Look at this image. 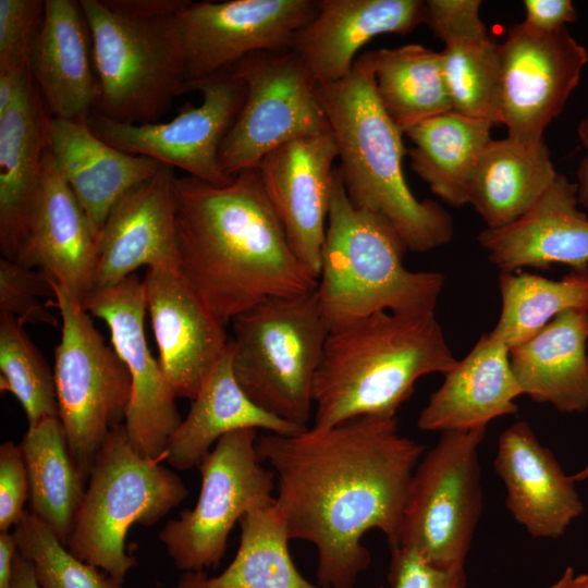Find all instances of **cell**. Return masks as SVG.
Returning <instances> with one entry per match:
<instances>
[{
  "label": "cell",
  "instance_id": "37",
  "mask_svg": "<svg viewBox=\"0 0 588 588\" xmlns=\"http://www.w3.org/2000/svg\"><path fill=\"white\" fill-rule=\"evenodd\" d=\"M15 317L0 313V390L16 397L28 427L59 417L53 371Z\"/></svg>",
  "mask_w": 588,
  "mask_h": 588
},
{
  "label": "cell",
  "instance_id": "28",
  "mask_svg": "<svg viewBox=\"0 0 588 588\" xmlns=\"http://www.w3.org/2000/svg\"><path fill=\"white\" fill-rule=\"evenodd\" d=\"M587 340L586 310L568 309L511 347L510 364L522 394L562 413L587 411Z\"/></svg>",
  "mask_w": 588,
  "mask_h": 588
},
{
  "label": "cell",
  "instance_id": "25",
  "mask_svg": "<svg viewBox=\"0 0 588 588\" xmlns=\"http://www.w3.org/2000/svg\"><path fill=\"white\" fill-rule=\"evenodd\" d=\"M28 68L52 118L86 120L95 110L98 84L90 32L79 1H45Z\"/></svg>",
  "mask_w": 588,
  "mask_h": 588
},
{
  "label": "cell",
  "instance_id": "9",
  "mask_svg": "<svg viewBox=\"0 0 588 588\" xmlns=\"http://www.w3.org/2000/svg\"><path fill=\"white\" fill-rule=\"evenodd\" d=\"M50 280V279H49ZM62 328L54 351L59 418L72 456L88 482L110 431L123 424L131 401L130 372L106 343L90 314L50 280Z\"/></svg>",
  "mask_w": 588,
  "mask_h": 588
},
{
  "label": "cell",
  "instance_id": "12",
  "mask_svg": "<svg viewBox=\"0 0 588 588\" xmlns=\"http://www.w3.org/2000/svg\"><path fill=\"white\" fill-rule=\"evenodd\" d=\"M231 71L245 84L246 94L219 150L228 176L257 169L285 143L331 131L315 81L294 51L255 52Z\"/></svg>",
  "mask_w": 588,
  "mask_h": 588
},
{
  "label": "cell",
  "instance_id": "1",
  "mask_svg": "<svg viewBox=\"0 0 588 588\" xmlns=\"http://www.w3.org/2000/svg\"><path fill=\"white\" fill-rule=\"evenodd\" d=\"M424 446L395 417L363 416L326 429L259 434L256 451L277 477L275 504L290 540L317 550L324 588H355L371 562L364 535L395 544L409 482Z\"/></svg>",
  "mask_w": 588,
  "mask_h": 588
},
{
  "label": "cell",
  "instance_id": "49",
  "mask_svg": "<svg viewBox=\"0 0 588 588\" xmlns=\"http://www.w3.org/2000/svg\"><path fill=\"white\" fill-rule=\"evenodd\" d=\"M11 588H39L33 564L26 560L19 550L14 560Z\"/></svg>",
  "mask_w": 588,
  "mask_h": 588
},
{
  "label": "cell",
  "instance_id": "11",
  "mask_svg": "<svg viewBox=\"0 0 588 588\" xmlns=\"http://www.w3.org/2000/svg\"><path fill=\"white\" fill-rule=\"evenodd\" d=\"M257 429L223 436L198 465L201 486L191 510L169 520L159 534L175 566L184 572L217 567L234 525L255 506L274 498V473L256 451Z\"/></svg>",
  "mask_w": 588,
  "mask_h": 588
},
{
  "label": "cell",
  "instance_id": "23",
  "mask_svg": "<svg viewBox=\"0 0 588 588\" xmlns=\"http://www.w3.org/2000/svg\"><path fill=\"white\" fill-rule=\"evenodd\" d=\"M317 5L291 46L315 82L348 76L357 52L371 39L405 35L424 23L421 0H317Z\"/></svg>",
  "mask_w": 588,
  "mask_h": 588
},
{
  "label": "cell",
  "instance_id": "8",
  "mask_svg": "<svg viewBox=\"0 0 588 588\" xmlns=\"http://www.w3.org/2000/svg\"><path fill=\"white\" fill-rule=\"evenodd\" d=\"M98 84L95 111L123 123H156L188 91L173 16L137 19L105 0H79Z\"/></svg>",
  "mask_w": 588,
  "mask_h": 588
},
{
  "label": "cell",
  "instance_id": "26",
  "mask_svg": "<svg viewBox=\"0 0 588 588\" xmlns=\"http://www.w3.org/2000/svg\"><path fill=\"white\" fill-rule=\"evenodd\" d=\"M510 348L490 332L444 373L417 420L424 431H468L487 428L499 417L515 414L523 395L510 364Z\"/></svg>",
  "mask_w": 588,
  "mask_h": 588
},
{
  "label": "cell",
  "instance_id": "51",
  "mask_svg": "<svg viewBox=\"0 0 588 588\" xmlns=\"http://www.w3.org/2000/svg\"><path fill=\"white\" fill-rule=\"evenodd\" d=\"M207 574L200 572H185L176 586L169 588H206L205 579Z\"/></svg>",
  "mask_w": 588,
  "mask_h": 588
},
{
  "label": "cell",
  "instance_id": "53",
  "mask_svg": "<svg viewBox=\"0 0 588 588\" xmlns=\"http://www.w3.org/2000/svg\"><path fill=\"white\" fill-rule=\"evenodd\" d=\"M586 315H587V321H588V309H587V311H586Z\"/></svg>",
  "mask_w": 588,
  "mask_h": 588
},
{
  "label": "cell",
  "instance_id": "27",
  "mask_svg": "<svg viewBox=\"0 0 588 588\" xmlns=\"http://www.w3.org/2000/svg\"><path fill=\"white\" fill-rule=\"evenodd\" d=\"M48 147L98 235L118 199L162 166L111 146L89 128L86 120L51 118Z\"/></svg>",
  "mask_w": 588,
  "mask_h": 588
},
{
  "label": "cell",
  "instance_id": "45",
  "mask_svg": "<svg viewBox=\"0 0 588 588\" xmlns=\"http://www.w3.org/2000/svg\"><path fill=\"white\" fill-rule=\"evenodd\" d=\"M114 11L137 19L169 17L184 10L188 0H105Z\"/></svg>",
  "mask_w": 588,
  "mask_h": 588
},
{
  "label": "cell",
  "instance_id": "22",
  "mask_svg": "<svg viewBox=\"0 0 588 588\" xmlns=\"http://www.w3.org/2000/svg\"><path fill=\"white\" fill-rule=\"evenodd\" d=\"M576 184L558 174L535 205L513 223L478 236L488 259L501 272L525 267H588V217L579 209Z\"/></svg>",
  "mask_w": 588,
  "mask_h": 588
},
{
  "label": "cell",
  "instance_id": "20",
  "mask_svg": "<svg viewBox=\"0 0 588 588\" xmlns=\"http://www.w3.org/2000/svg\"><path fill=\"white\" fill-rule=\"evenodd\" d=\"M494 470L512 517L534 538L558 539L584 511L576 481L523 420L499 437Z\"/></svg>",
  "mask_w": 588,
  "mask_h": 588
},
{
  "label": "cell",
  "instance_id": "29",
  "mask_svg": "<svg viewBox=\"0 0 588 588\" xmlns=\"http://www.w3.org/2000/svg\"><path fill=\"white\" fill-rule=\"evenodd\" d=\"M294 434L307 427L282 420L257 406L238 384L231 343L206 379L184 419L171 436L164 460L175 469L198 467L223 436L242 429Z\"/></svg>",
  "mask_w": 588,
  "mask_h": 588
},
{
  "label": "cell",
  "instance_id": "42",
  "mask_svg": "<svg viewBox=\"0 0 588 588\" xmlns=\"http://www.w3.org/2000/svg\"><path fill=\"white\" fill-rule=\"evenodd\" d=\"M390 552V588H466L465 567H436L407 548L393 547Z\"/></svg>",
  "mask_w": 588,
  "mask_h": 588
},
{
  "label": "cell",
  "instance_id": "5",
  "mask_svg": "<svg viewBox=\"0 0 588 588\" xmlns=\"http://www.w3.org/2000/svg\"><path fill=\"white\" fill-rule=\"evenodd\" d=\"M406 250L384 217L352 204L336 167L316 289L330 332L379 311L434 314L444 275L406 269Z\"/></svg>",
  "mask_w": 588,
  "mask_h": 588
},
{
  "label": "cell",
  "instance_id": "31",
  "mask_svg": "<svg viewBox=\"0 0 588 588\" xmlns=\"http://www.w3.org/2000/svg\"><path fill=\"white\" fill-rule=\"evenodd\" d=\"M494 125L449 110L412 126L404 133L413 143L407 150L412 170L446 204H468L470 182Z\"/></svg>",
  "mask_w": 588,
  "mask_h": 588
},
{
  "label": "cell",
  "instance_id": "52",
  "mask_svg": "<svg viewBox=\"0 0 588 588\" xmlns=\"http://www.w3.org/2000/svg\"><path fill=\"white\" fill-rule=\"evenodd\" d=\"M573 478L576 482L584 481L588 479V463L579 469L575 475H573Z\"/></svg>",
  "mask_w": 588,
  "mask_h": 588
},
{
  "label": "cell",
  "instance_id": "14",
  "mask_svg": "<svg viewBox=\"0 0 588 588\" xmlns=\"http://www.w3.org/2000/svg\"><path fill=\"white\" fill-rule=\"evenodd\" d=\"M199 106L184 103L169 122L131 124L111 120L93 110L86 122L102 140L128 154L148 157L179 168L189 176L225 186L228 176L219 162L221 143L245 99V84L223 70L199 83Z\"/></svg>",
  "mask_w": 588,
  "mask_h": 588
},
{
  "label": "cell",
  "instance_id": "13",
  "mask_svg": "<svg viewBox=\"0 0 588 588\" xmlns=\"http://www.w3.org/2000/svg\"><path fill=\"white\" fill-rule=\"evenodd\" d=\"M317 10V0L191 1L173 16L187 90L252 53L291 50Z\"/></svg>",
  "mask_w": 588,
  "mask_h": 588
},
{
  "label": "cell",
  "instance_id": "38",
  "mask_svg": "<svg viewBox=\"0 0 588 588\" xmlns=\"http://www.w3.org/2000/svg\"><path fill=\"white\" fill-rule=\"evenodd\" d=\"M12 534L19 552L33 564L39 588H125L106 572L73 555L29 511L24 512Z\"/></svg>",
  "mask_w": 588,
  "mask_h": 588
},
{
  "label": "cell",
  "instance_id": "17",
  "mask_svg": "<svg viewBox=\"0 0 588 588\" xmlns=\"http://www.w3.org/2000/svg\"><path fill=\"white\" fill-rule=\"evenodd\" d=\"M336 158L330 131L285 143L257 167L294 254L317 280Z\"/></svg>",
  "mask_w": 588,
  "mask_h": 588
},
{
  "label": "cell",
  "instance_id": "36",
  "mask_svg": "<svg viewBox=\"0 0 588 588\" xmlns=\"http://www.w3.org/2000/svg\"><path fill=\"white\" fill-rule=\"evenodd\" d=\"M499 47L490 36L444 45L440 56L451 110L499 124Z\"/></svg>",
  "mask_w": 588,
  "mask_h": 588
},
{
  "label": "cell",
  "instance_id": "4",
  "mask_svg": "<svg viewBox=\"0 0 588 588\" xmlns=\"http://www.w3.org/2000/svg\"><path fill=\"white\" fill-rule=\"evenodd\" d=\"M456 364L436 314L379 311L357 320L329 333L314 381L311 427L395 417L419 378Z\"/></svg>",
  "mask_w": 588,
  "mask_h": 588
},
{
  "label": "cell",
  "instance_id": "40",
  "mask_svg": "<svg viewBox=\"0 0 588 588\" xmlns=\"http://www.w3.org/2000/svg\"><path fill=\"white\" fill-rule=\"evenodd\" d=\"M44 12L42 0H0V72L28 65Z\"/></svg>",
  "mask_w": 588,
  "mask_h": 588
},
{
  "label": "cell",
  "instance_id": "16",
  "mask_svg": "<svg viewBox=\"0 0 588 588\" xmlns=\"http://www.w3.org/2000/svg\"><path fill=\"white\" fill-rule=\"evenodd\" d=\"M82 306L106 322L112 346L130 372L132 394L123 422L130 441L142 455L164 460L168 442L182 418L160 364L148 347L143 281L134 273L113 286L94 289Z\"/></svg>",
  "mask_w": 588,
  "mask_h": 588
},
{
  "label": "cell",
  "instance_id": "35",
  "mask_svg": "<svg viewBox=\"0 0 588 588\" xmlns=\"http://www.w3.org/2000/svg\"><path fill=\"white\" fill-rule=\"evenodd\" d=\"M501 313L490 333L509 348L543 329L568 309H588V267L573 269L560 280L524 271L501 272Z\"/></svg>",
  "mask_w": 588,
  "mask_h": 588
},
{
  "label": "cell",
  "instance_id": "43",
  "mask_svg": "<svg viewBox=\"0 0 588 588\" xmlns=\"http://www.w3.org/2000/svg\"><path fill=\"white\" fill-rule=\"evenodd\" d=\"M28 495V473L20 444L5 441L0 445V532L19 523Z\"/></svg>",
  "mask_w": 588,
  "mask_h": 588
},
{
  "label": "cell",
  "instance_id": "19",
  "mask_svg": "<svg viewBox=\"0 0 588 588\" xmlns=\"http://www.w3.org/2000/svg\"><path fill=\"white\" fill-rule=\"evenodd\" d=\"M174 176L162 164L113 205L99 235L94 289L113 286L143 266L177 269Z\"/></svg>",
  "mask_w": 588,
  "mask_h": 588
},
{
  "label": "cell",
  "instance_id": "6",
  "mask_svg": "<svg viewBox=\"0 0 588 588\" xmlns=\"http://www.w3.org/2000/svg\"><path fill=\"white\" fill-rule=\"evenodd\" d=\"M231 322L232 366L243 391L267 413L308 427L330 333L316 290L267 299Z\"/></svg>",
  "mask_w": 588,
  "mask_h": 588
},
{
  "label": "cell",
  "instance_id": "41",
  "mask_svg": "<svg viewBox=\"0 0 588 588\" xmlns=\"http://www.w3.org/2000/svg\"><path fill=\"white\" fill-rule=\"evenodd\" d=\"M480 8V0H427L424 1V23L443 45L483 39L489 34Z\"/></svg>",
  "mask_w": 588,
  "mask_h": 588
},
{
  "label": "cell",
  "instance_id": "34",
  "mask_svg": "<svg viewBox=\"0 0 588 588\" xmlns=\"http://www.w3.org/2000/svg\"><path fill=\"white\" fill-rule=\"evenodd\" d=\"M238 523L237 552L219 576L206 577V588H324L309 583L296 568L275 499L255 506Z\"/></svg>",
  "mask_w": 588,
  "mask_h": 588
},
{
  "label": "cell",
  "instance_id": "33",
  "mask_svg": "<svg viewBox=\"0 0 588 588\" xmlns=\"http://www.w3.org/2000/svg\"><path fill=\"white\" fill-rule=\"evenodd\" d=\"M378 99L403 132L451 110L440 52L419 44L367 52Z\"/></svg>",
  "mask_w": 588,
  "mask_h": 588
},
{
  "label": "cell",
  "instance_id": "48",
  "mask_svg": "<svg viewBox=\"0 0 588 588\" xmlns=\"http://www.w3.org/2000/svg\"><path fill=\"white\" fill-rule=\"evenodd\" d=\"M17 544L12 532H0V588H11Z\"/></svg>",
  "mask_w": 588,
  "mask_h": 588
},
{
  "label": "cell",
  "instance_id": "30",
  "mask_svg": "<svg viewBox=\"0 0 588 588\" xmlns=\"http://www.w3.org/2000/svg\"><path fill=\"white\" fill-rule=\"evenodd\" d=\"M558 174L544 140L492 138L475 169L468 204L487 228H502L523 217Z\"/></svg>",
  "mask_w": 588,
  "mask_h": 588
},
{
  "label": "cell",
  "instance_id": "2",
  "mask_svg": "<svg viewBox=\"0 0 588 588\" xmlns=\"http://www.w3.org/2000/svg\"><path fill=\"white\" fill-rule=\"evenodd\" d=\"M177 270L223 326L256 305L317 289L294 254L257 169L225 186L173 179Z\"/></svg>",
  "mask_w": 588,
  "mask_h": 588
},
{
  "label": "cell",
  "instance_id": "3",
  "mask_svg": "<svg viewBox=\"0 0 588 588\" xmlns=\"http://www.w3.org/2000/svg\"><path fill=\"white\" fill-rule=\"evenodd\" d=\"M334 137L338 167L354 206L384 217L407 250L425 253L451 242L454 223L437 201L419 200L404 172L403 132L391 121L376 94L368 53L359 56L348 76L315 82Z\"/></svg>",
  "mask_w": 588,
  "mask_h": 588
},
{
  "label": "cell",
  "instance_id": "18",
  "mask_svg": "<svg viewBox=\"0 0 588 588\" xmlns=\"http://www.w3.org/2000/svg\"><path fill=\"white\" fill-rule=\"evenodd\" d=\"M143 286L167 383L175 399L193 401L230 347L225 326L177 269L149 268Z\"/></svg>",
  "mask_w": 588,
  "mask_h": 588
},
{
  "label": "cell",
  "instance_id": "32",
  "mask_svg": "<svg viewBox=\"0 0 588 588\" xmlns=\"http://www.w3.org/2000/svg\"><path fill=\"white\" fill-rule=\"evenodd\" d=\"M22 450L29 481L30 511L66 547L87 480L77 467L59 417L28 427Z\"/></svg>",
  "mask_w": 588,
  "mask_h": 588
},
{
  "label": "cell",
  "instance_id": "15",
  "mask_svg": "<svg viewBox=\"0 0 588 588\" xmlns=\"http://www.w3.org/2000/svg\"><path fill=\"white\" fill-rule=\"evenodd\" d=\"M499 52V124L515 140L543 142L546 128L579 84L588 52L567 27L542 33L524 22L509 29Z\"/></svg>",
  "mask_w": 588,
  "mask_h": 588
},
{
  "label": "cell",
  "instance_id": "24",
  "mask_svg": "<svg viewBox=\"0 0 588 588\" xmlns=\"http://www.w3.org/2000/svg\"><path fill=\"white\" fill-rule=\"evenodd\" d=\"M51 118L32 74L0 115V248L16 262L29 241Z\"/></svg>",
  "mask_w": 588,
  "mask_h": 588
},
{
  "label": "cell",
  "instance_id": "50",
  "mask_svg": "<svg viewBox=\"0 0 588 588\" xmlns=\"http://www.w3.org/2000/svg\"><path fill=\"white\" fill-rule=\"evenodd\" d=\"M548 588H588V573H576L568 566Z\"/></svg>",
  "mask_w": 588,
  "mask_h": 588
},
{
  "label": "cell",
  "instance_id": "47",
  "mask_svg": "<svg viewBox=\"0 0 588 588\" xmlns=\"http://www.w3.org/2000/svg\"><path fill=\"white\" fill-rule=\"evenodd\" d=\"M577 136L585 154L576 172L577 182L575 184L579 205L588 208V115L579 122Z\"/></svg>",
  "mask_w": 588,
  "mask_h": 588
},
{
  "label": "cell",
  "instance_id": "10",
  "mask_svg": "<svg viewBox=\"0 0 588 588\" xmlns=\"http://www.w3.org/2000/svg\"><path fill=\"white\" fill-rule=\"evenodd\" d=\"M487 428L442 432L412 476L394 546L440 568L465 567L482 511L479 445Z\"/></svg>",
  "mask_w": 588,
  "mask_h": 588
},
{
  "label": "cell",
  "instance_id": "21",
  "mask_svg": "<svg viewBox=\"0 0 588 588\" xmlns=\"http://www.w3.org/2000/svg\"><path fill=\"white\" fill-rule=\"evenodd\" d=\"M98 241L47 147L29 241L19 264L38 268L82 305L95 287Z\"/></svg>",
  "mask_w": 588,
  "mask_h": 588
},
{
  "label": "cell",
  "instance_id": "44",
  "mask_svg": "<svg viewBox=\"0 0 588 588\" xmlns=\"http://www.w3.org/2000/svg\"><path fill=\"white\" fill-rule=\"evenodd\" d=\"M523 5L524 23L538 32H556L577 20V12L571 0H525Z\"/></svg>",
  "mask_w": 588,
  "mask_h": 588
},
{
  "label": "cell",
  "instance_id": "39",
  "mask_svg": "<svg viewBox=\"0 0 588 588\" xmlns=\"http://www.w3.org/2000/svg\"><path fill=\"white\" fill-rule=\"evenodd\" d=\"M41 297H53L49 278L40 270L0 258V313L23 323L58 324L54 315L41 304Z\"/></svg>",
  "mask_w": 588,
  "mask_h": 588
},
{
  "label": "cell",
  "instance_id": "7",
  "mask_svg": "<svg viewBox=\"0 0 588 588\" xmlns=\"http://www.w3.org/2000/svg\"><path fill=\"white\" fill-rule=\"evenodd\" d=\"M187 494L173 470L134 448L121 424L110 431L95 458L66 548L124 584L136 565L125 549L130 528L155 525Z\"/></svg>",
  "mask_w": 588,
  "mask_h": 588
},
{
  "label": "cell",
  "instance_id": "46",
  "mask_svg": "<svg viewBox=\"0 0 588 588\" xmlns=\"http://www.w3.org/2000/svg\"><path fill=\"white\" fill-rule=\"evenodd\" d=\"M29 75L28 65L23 69L0 72V115L14 105Z\"/></svg>",
  "mask_w": 588,
  "mask_h": 588
}]
</instances>
